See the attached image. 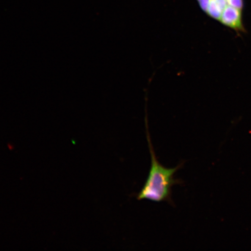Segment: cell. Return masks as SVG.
I'll list each match as a JSON object with an SVG mask.
<instances>
[{
    "instance_id": "6da1fadb",
    "label": "cell",
    "mask_w": 251,
    "mask_h": 251,
    "mask_svg": "<svg viewBox=\"0 0 251 251\" xmlns=\"http://www.w3.org/2000/svg\"><path fill=\"white\" fill-rule=\"evenodd\" d=\"M151 165L148 178L137 195V200H149L155 202H166L174 205L172 199V187L181 184L182 181L176 178L175 175L184 165L182 162L174 168H168L161 164L157 159L151 141L147 135Z\"/></svg>"
},
{
    "instance_id": "7a4b0ae2",
    "label": "cell",
    "mask_w": 251,
    "mask_h": 251,
    "mask_svg": "<svg viewBox=\"0 0 251 251\" xmlns=\"http://www.w3.org/2000/svg\"><path fill=\"white\" fill-rule=\"evenodd\" d=\"M243 11L228 5L223 12L219 21L225 26L238 32H243L245 28L243 21Z\"/></svg>"
}]
</instances>
